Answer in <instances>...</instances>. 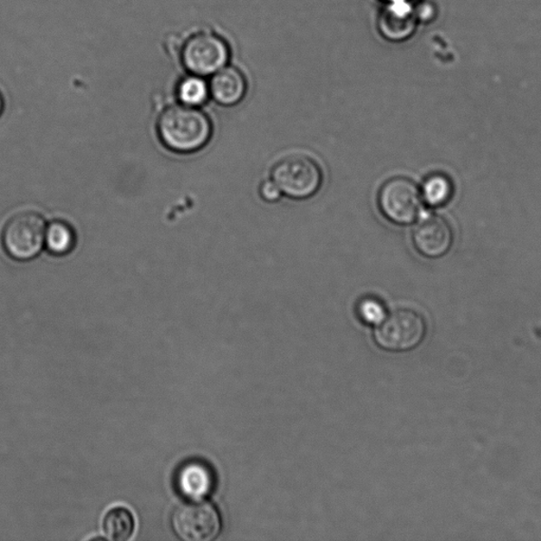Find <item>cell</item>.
I'll list each match as a JSON object with an SVG mask.
<instances>
[{
	"mask_svg": "<svg viewBox=\"0 0 541 541\" xmlns=\"http://www.w3.org/2000/svg\"><path fill=\"white\" fill-rule=\"evenodd\" d=\"M159 139L177 154H193L205 149L214 132L212 120L197 107L171 105L158 119Z\"/></svg>",
	"mask_w": 541,
	"mask_h": 541,
	"instance_id": "6da1fadb",
	"label": "cell"
},
{
	"mask_svg": "<svg viewBox=\"0 0 541 541\" xmlns=\"http://www.w3.org/2000/svg\"><path fill=\"white\" fill-rule=\"evenodd\" d=\"M271 179L286 198L301 201L320 192L324 173L314 158L296 154L285 157L274 165Z\"/></svg>",
	"mask_w": 541,
	"mask_h": 541,
	"instance_id": "7a4b0ae2",
	"label": "cell"
},
{
	"mask_svg": "<svg viewBox=\"0 0 541 541\" xmlns=\"http://www.w3.org/2000/svg\"><path fill=\"white\" fill-rule=\"evenodd\" d=\"M230 44L215 32L200 30L182 43L180 61L188 73L212 76L231 61Z\"/></svg>",
	"mask_w": 541,
	"mask_h": 541,
	"instance_id": "3957f363",
	"label": "cell"
},
{
	"mask_svg": "<svg viewBox=\"0 0 541 541\" xmlns=\"http://www.w3.org/2000/svg\"><path fill=\"white\" fill-rule=\"evenodd\" d=\"M426 333L428 324L421 314L411 308H399L377 324L374 339L387 352L405 353L417 348Z\"/></svg>",
	"mask_w": 541,
	"mask_h": 541,
	"instance_id": "277c9868",
	"label": "cell"
},
{
	"mask_svg": "<svg viewBox=\"0 0 541 541\" xmlns=\"http://www.w3.org/2000/svg\"><path fill=\"white\" fill-rule=\"evenodd\" d=\"M46 227L43 216L36 212L25 211L13 216L3 230L5 253L18 262H28L40 256Z\"/></svg>",
	"mask_w": 541,
	"mask_h": 541,
	"instance_id": "5b68a950",
	"label": "cell"
},
{
	"mask_svg": "<svg viewBox=\"0 0 541 541\" xmlns=\"http://www.w3.org/2000/svg\"><path fill=\"white\" fill-rule=\"evenodd\" d=\"M421 190L410 178L398 176L383 183L378 194L382 215L396 226H410L421 212Z\"/></svg>",
	"mask_w": 541,
	"mask_h": 541,
	"instance_id": "8992f818",
	"label": "cell"
},
{
	"mask_svg": "<svg viewBox=\"0 0 541 541\" xmlns=\"http://www.w3.org/2000/svg\"><path fill=\"white\" fill-rule=\"evenodd\" d=\"M171 526L184 541H211L219 536L221 518L211 502L190 500L176 508Z\"/></svg>",
	"mask_w": 541,
	"mask_h": 541,
	"instance_id": "52a82bcc",
	"label": "cell"
},
{
	"mask_svg": "<svg viewBox=\"0 0 541 541\" xmlns=\"http://www.w3.org/2000/svg\"><path fill=\"white\" fill-rule=\"evenodd\" d=\"M453 243V230L440 216H428L413 227V246L426 258L436 259L447 256Z\"/></svg>",
	"mask_w": 541,
	"mask_h": 541,
	"instance_id": "ba28073f",
	"label": "cell"
},
{
	"mask_svg": "<svg viewBox=\"0 0 541 541\" xmlns=\"http://www.w3.org/2000/svg\"><path fill=\"white\" fill-rule=\"evenodd\" d=\"M419 24L412 2L384 3L379 12L377 28L385 41L403 43L415 34Z\"/></svg>",
	"mask_w": 541,
	"mask_h": 541,
	"instance_id": "9c48e42d",
	"label": "cell"
},
{
	"mask_svg": "<svg viewBox=\"0 0 541 541\" xmlns=\"http://www.w3.org/2000/svg\"><path fill=\"white\" fill-rule=\"evenodd\" d=\"M209 78V93L220 106H237L245 100L249 91L246 76L235 66L227 65Z\"/></svg>",
	"mask_w": 541,
	"mask_h": 541,
	"instance_id": "30bf717a",
	"label": "cell"
},
{
	"mask_svg": "<svg viewBox=\"0 0 541 541\" xmlns=\"http://www.w3.org/2000/svg\"><path fill=\"white\" fill-rule=\"evenodd\" d=\"M215 477L211 468L201 461L182 464L176 476L178 491L189 500H200L211 494Z\"/></svg>",
	"mask_w": 541,
	"mask_h": 541,
	"instance_id": "8fae6325",
	"label": "cell"
},
{
	"mask_svg": "<svg viewBox=\"0 0 541 541\" xmlns=\"http://www.w3.org/2000/svg\"><path fill=\"white\" fill-rule=\"evenodd\" d=\"M76 245V234L73 227L65 221L51 222L44 234V246L50 254L65 256L72 253Z\"/></svg>",
	"mask_w": 541,
	"mask_h": 541,
	"instance_id": "7c38bea8",
	"label": "cell"
},
{
	"mask_svg": "<svg viewBox=\"0 0 541 541\" xmlns=\"http://www.w3.org/2000/svg\"><path fill=\"white\" fill-rule=\"evenodd\" d=\"M177 98L182 105L197 108L205 105L211 98L208 82L203 76L188 73L178 82Z\"/></svg>",
	"mask_w": 541,
	"mask_h": 541,
	"instance_id": "4fadbf2b",
	"label": "cell"
},
{
	"mask_svg": "<svg viewBox=\"0 0 541 541\" xmlns=\"http://www.w3.org/2000/svg\"><path fill=\"white\" fill-rule=\"evenodd\" d=\"M135 530V518L126 507H114L105 515L103 532L107 539L124 541L130 539Z\"/></svg>",
	"mask_w": 541,
	"mask_h": 541,
	"instance_id": "5bb4252c",
	"label": "cell"
},
{
	"mask_svg": "<svg viewBox=\"0 0 541 541\" xmlns=\"http://www.w3.org/2000/svg\"><path fill=\"white\" fill-rule=\"evenodd\" d=\"M420 190H421L422 200L432 208L447 205L454 194L453 183L443 174H432L426 178Z\"/></svg>",
	"mask_w": 541,
	"mask_h": 541,
	"instance_id": "9a60e30c",
	"label": "cell"
},
{
	"mask_svg": "<svg viewBox=\"0 0 541 541\" xmlns=\"http://www.w3.org/2000/svg\"><path fill=\"white\" fill-rule=\"evenodd\" d=\"M359 314L368 324H379L386 315L383 304L375 298L362 299L359 305Z\"/></svg>",
	"mask_w": 541,
	"mask_h": 541,
	"instance_id": "2e32d148",
	"label": "cell"
},
{
	"mask_svg": "<svg viewBox=\"0 0 541 541\" xmlns=\"http://www.w3.org/2000/svg\"><path fill=\"white\" fill-rule=\"evenodd\" d=\"M259 196L266 203H277L282 200L284 195L277 184L272 179L265 180L259 186Z\"/></svg>",
	"mask_w": 541,
	"mask_h": 541,
	"instance_id": "e0dca14e",
	"label": "cell"
},
{
	"mask_svg": "<svg viewBox=\"0 0 541 541\" xmlns=\"http://www.w3.org/2000/svg\"><path fill=\"white\" fill-rule=\"evenodd\" d=\"M415 5L416 15L420 22H430L435 16V8L430 3H422Z\"/></svg>",
	"mask_w": 541,
	"mask_h": 541,
	"instance_id": "ac0fdd59",
	"label": "cell"
},
{
	"mask_svg": "<svg viewBox=\"0 0 541 541\" xmlns=\"http://www.w3.org/2000/svg\"><path fill=\"white\" fill-rule=\"evenodd\" d=\"M4 107H5V101L3 98V94L0 93V116H2V113L4 111Z\"/></svg>",
	"mask_w": 541,
	"mask_h": 541,
	"instance_id": "d6986e66",
	"label": "cell"
},
{
	"mask_svg": "<svg viewBox=\"0 0 541 541\" xmlns=\"http://www.w3.org/2000/svg\"><path fill=\"white\" fill-rule=\"evenodd\" d=\"M384 3H393V2H412V0H382Z\"/></svg>",
	"mask_w": 541,
	"mask_h": 541,
	"instance_id": "ffe728a7",
	"label": "cell"
}]
</instances>
